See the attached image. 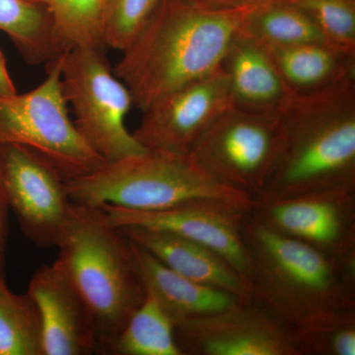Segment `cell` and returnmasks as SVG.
<instances>
[{
  "label": "cell",
  "mask_w": 355,
  "mask_h": 355,
  "mask_svg": "<svg viewBox=\"0 0 355 355\" xmlns=\"http://www.w3.org/2000/svg\"><path fill=\"white\" fill-rule=\"evenodd\" d=\"M252 8L214 10L186 0H161L113 69L130 90L133 107L144 112L158 98L220 67Z\"/></svg>",
  "instance_id": "1"
},
{
  "label": "cell",
  "mask_w": 355,
  "mask_h": 355,
  "mask_svg": "<svg viewBox=\"0 0 355 355\" xmlns=\"http://www.w3.org/2000/svg\"><path fill=\"white\" fill-rule=\"evenodd\" d=\"M280 116L282 148L257 198L355 191V76L316 92L291 95Z\"/></svg>",
  "instance_id": "2"
},
{
  "label": "cell",
  "mask_w": 355,
  "mask_h": 355,
  "mask_svg": "<svg viewBox=\"0 0 355 355\" xmlns=\"http://www.w3.org/2000/svg\"><path fill=\"white\" fill-rule=\"evenodd\" d=\"M251 302L287 328L323 311L355 308V261L336 260L273 232L247 214Z\"/></svg>",
  "instance_id": "3"
},
{
  "label": "cell",
  "mask_w": 355,
  "mask_h": 355,
  "mask_svg": "<svg viewBox=\"0 0 355 355\" xmlns=\"http://www.w3.org/2000/svg\"><path fill=\"white\" fill-rule=\"evenodd\" d=\"M57 247L55 261L94 318L99 352H109L146 294L130 241L103 219L97 207L73 203Z\"/></svg>",
  "instance_id": "4"
},
{
  "label": "cell",
  "mask_w": 355,
  "mask_h": 355,
  "mask_svg": "<svg viewBox=\"0 0 355 355\" xmlns=\"http://www.w3.org/2000/svg\"><path fill=\"white\" fill-rule=\"evenodd\" d=\"M76 205H102L155 211L187 203L216 200L250 211L254 198L229 188L205 171L189 154L146 150L105 162L83 177L65 182Z\"/></svg>",
  "instance_id": "5"
},
{
  "label": "cell",
  "mask_w": 355,
  "mask_h": 355,
  "mask_svg": "<svg viewBox=\"0 0 355 355\" xmlns=\"http://www.w3.org/2000/svg\"><path fill=\"white\" fill-rule=\"evenodd\" d=\"M62 55L46 64V78L36 88L23 94L0 93V146L29 147L50 161L67 182L106 161L88 146L70 119L62 92Z\"/></svg>",
  "instance_id": "6"
},
{
  "label": "cell",
  "mask_w": 355,
  "mask_h": 355,
  "mask_svg": "<svg viewBox=\"0 0 355 355\" xmlns=\"http://www.w3.org/2000/svg\"><path fill=\"white\" fill-rule=\"evenodd\" d=\"M105 49L73 48L62 55V92L73 111L76 130L106 162L147 149L128 132L133 107L130 90L110 65Z\"/></svg>",
  "instance_id": "7"
},
{
  "label": "cell",
  "mask_w": 355,
  "mask_h": 355,
  "mask_svg": "<svg viewBox=\"0 0 355 355\" xmlns=\"http://www.w3.org/2000/svg\"><path fill=\"white\" fill-rule=\"evenodd\" d=\"M280 114L230 106L198 137L189 155L229 188L260 197L282 148Z\"/></svg>",
  "instance_id": "8"
},
{
  "label": "cell",
  "mask_w": 355,
  "mask_h": 355,
  "mask_svg": "<svg viewBox=\"0 0 355 355\" xmlns=\"http://www.w3.org/2000/svg\"><path fill=\"white\" fill-rule=\"evenodd\" d=\"M0 178L24 234L39 247H57L73 207L57 168L29 147L3 144Z\"/></svg>",
  "instance_id": "9"
},
{
  "label": "cell",
  "mask_w": 355,
  "mask_h": 355,
  "mask_svg": "<svg viewBox=\"0 0 355 355\" xmlns=\"http://www.w3.org/2000/svg\"><path fill=\"white\" fill-rule=\"evenodd\" d=\"M249 216L340 261H355V191L333 189L286 198H256Z\"/></svg>",
  "instance_id": "10"
},
{
  "label": "cell",
  "mask_w": 355,
  "mask_h": 355,
  "mask_svg": "<svg viewBox=\"0 0 355 355\" xmlns=\"http://www.w3.org/2000/svg\"><path fill=\"white\" fill-rule=\"evenodd\" d=\"M230 106L228 76L221 64L158 98L142 112L141 121L132 133L147 150L189 154L198 137Z\"/></svg>",
  "instance_id": "11"
},
{
  "label": "cell",
  "mask_w": 355,
  "mask_h": 355,
  "mask_svg": "<svg viewBox=\"0 0 355 355\" xmlns=\"http://www.w3.org/2000/svg\"><path fill=\"white\" fill-rule=\"evenodd\" d=\"M96 207L113 227L155 229L205 245L221 254L248 282L249 254L243 238V225L250 212L246 209L216 200L187 203L155 211L110 205Z\"/></svg>",
  "instance_id": "12"
},
{
  "label": "cell",
  "mask_w": 355,
  "mask_h": 355,
  "mask_svg": "<svg viewBox=\"0 0 355 355\" xmlns=\"http://www.w3.org/2000/svg\"><path fill=\"white\" fill-rule=\"evenodd\" d=\"M173 324L183 355H300L291 329L252 302Z\"/></svg>",
  "instance_id": "13"
},
{
  "label": "cell",
  "mask_w": 355,
  "mask_h": 355,
  "mask_svg": "<svg viewBox=\"0 0 355 355\" xmlns=\"http://www.w3.org/2000/svg\"><path fill=\"white\" fill-rule=\"evenodd\" d=\"M27 293L38 311L42 355L99 352L94 318L57 261L36 270Z\"/></svg>",
  "instance_id": "14"
},
{
  "label": "cell",
  "mask_w": 355,
  "mask_h": 355,
  "mask_svg": "<svg viewBox=\"0 0 355 355\" xmlns=\"http://www.w3.org/2000/svg\"><path fill=\"white\" fill-rule=\"evenodd\" d=\"M130 241L153 254L163 265L203 286L251 303L247 280L214 250L181 236L142 227L119 228Z\"/></svg>",
  "instance_id": "15"
},
{
  "label": "cell",
  "mask_w": 355,
  "mask_h": 355,
  "mask_svg": "<svg viewBox=\"0 0 355 355\" xmlns=\"http://www.w3.org/2000/svg\"><path fill=\"white\" fill-rule=\"evenodd\" d=\"M222 67L227 73L231 106L254 113L280 114L291 92L266 46L238 32Z\"/></svg>",
  "instance_id": "16"
},
{
  "label": "cell",
  "mask_w": 355,
  "mask_h": 355,
  "mask_svg": "<svg viewBox=\"0 0 355 355\" xmlns=\"http://www.w3.org/2000/svg\"><path fill=\"white\" fill-rule=\"evenodd\" d=\"M128 241L135 270L146 293L153 294L157 299L173 323L214 314L240 302L227 292L203 286L179 275L144 248L130 239Z\"/></svg>",
  "instance_id": "17"
},
{
  "label": "cell",
  "mask_w": 355,
  "mask_h": 355,
  "mask_svg": "<svg viewBox=\"0 0 355 355\" xmlns=\"http://www.w3.org/2000/svg\"><path fill=\"white\" fill-rule=\"evenodd\" d=\"M263 46L291 95L316 92L355 76V53L326 42Z\"/></svg>",
  "instance_id": "18"
},
{
  "label": "cell",
  "mask_w": 355,
  "mask_h": 355,
  "mask_svg": "<svg viewBox=\"0 0 355 355\" xmlns=\"http://www.w3.org/2000/svg\"><path fill=\"white\" fill-rule=\"evenodd\" d=\"M0 31L6 33L28 64H46L64 53L50 12L38 2L0 0Z\"/></svg>",
  "instance_id": "19"
},
{
  "label": "cell",
  "mask_w": 355,
  "mask_h": 355,
  "mask_svg": "<svg viewBox=\"0 0 355 355\" xmlns=\"http://www.w3.org/2000/svg\"><path fill=\"white\" fill-rule=\"evenodd\" d=\"M240 33L268 46L326 42L309 16L289 0H268L253 7Z\"/></svg>",
  "instance_id": "20"
},
{
  "label": "cell",
  "mask_w": 355,
  "mask_h": 355,
  "mask_svg": "<svg viewBox=\"0 0 355 355\" xmlns=\"http://www.w3.org/2000/svg\"><path fill=\"white\" fill-rule=\"evenodd\" d=\"M109 352L118 355H183L171 318L157 299L147 292Z\"/></svg>",
  "instance_id": "21"
},
{
  "label": "cell",
  "mask_w": 355,
  "mask_h": 355,
  "mask_svg": "<svg viewBox=\"0 0 355 355\" xmlns=\"http://www.w3.org/2000/svg\"><path fill=\"white\" fill-rule=\"evenodd\" d=\"M43 4L64 51L73 48L105 49L104 33L108 0H31Z\"/></svg>",
  "instance_id": "22"
},
{
  "label": "cell",
  "mask_w": 355,
  "mask_h": 355,
  "mask_svg": "<svg viewBox=\"0 0 355 355\" xmlns=\"http://www.w3.org/2000/svg\"><path fill=\"white\" fill-rule=\"evenodd\" d=\"M291 331L300 355H355V308L317 313Z\"/></svg>",
  "instance_id": "23"
},
{
  "label": "cell",
  "mask_w": 355,
  "mask_h": 355,
  "mask_svg": "<svg viewBox=\"0 0 355 355\" xmlns=\"http://www.w3.org/2000/svg\"><path fill=\"white\" fill-rule=\"evenodd\" d=\"M0 355H42L41 327L29 294H16L0 277Z\"/></svg>",
  "instance_id": "24"
},
{
  "label": "cell",
  "mask_w": 355,
  "mask_h": 355,
  "mask_svg": "<svg viewBox=\"0 0 355 355\" xmlns=\"http://www.w3.org/2000/svg\"><path fill=\"white\" fill-rule=\"evenodd\" d=\"M311 18L327 43L355 53V0H289Z\"/></svg>",
  "instance_id": "25"
},
{
  "label": "cell",
  "mask_w": 355,
  "mask_h": 355,
  "mask_svg": "<svg viewBox=\"0 0 355 355\" xmlns=\"http://www.w3.org/2000/svg\"><path fill=\"white\" fill-rule=\"evenodd\" d=\"M161 0H108L105 46L123 51L141 31Z\"/></svg>",
  "instance_id": "26"
},
{
  "label": "cell",
  "mask_w": 355,
  "mask_h": 355,
  "mask_svg": "<svg viewBox=\"0 0 355 355\" xmlns=\"http://www.w3.org/2000/svg\"><path fill=\"white\" fill-rule=\"evenodd\" d=\"M8 211L6 193L0 178V277H4L7 240H8Z\"/></svg>",
  "instance_id": "27"
},
{
  "label": "cell",
  "mask_w": 355,
  "mask_h": 355,
  "mask_svg": "<svg viewBox=\"0 0 355 355\" xmlns=\"http://www.w3.org/2000/svg\"><path fill=\"white\" fill-rule=\"evenodd\" d=\"M197 6L214 10H232V9L254 7L268 0H186Z\"/></svg>",
  "instance_id": "28"
},
{
  "label": "cell",
  "mask_w": 355,
  "mask_h": 355,
  "mask_svg": "<svg viewBox=\"0 0 355 355\" xmlns=\"http://www.w3.org/2000/svg\"><path fill=\"white\" fill-rule=\"evenodd\" d=\"M17 92L10 73L7 69L6 57L0 50V93L3 94H14Z\"/></svg>",
  "instance_id": "29"
}]
</instances>
